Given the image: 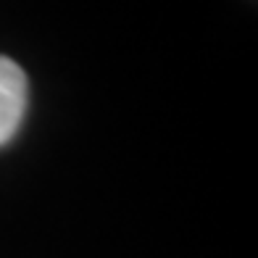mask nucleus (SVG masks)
<instances>
[{
	"label": "nucleus",
	"instance_id": "1",
	"mask_svg": "<svg viewBox=\"0 0 258 258\" xmlns=\"http://www.w3.org/2000/svg\"><path fill=\"white\" fill-rule=\"evenodd\" d=\"M27 74L11 58L0 55V145H6L24 119L27 111Z\"/></svg>",
	"mask_w": 258,
	"mask_h": 258
}]
</instances>
